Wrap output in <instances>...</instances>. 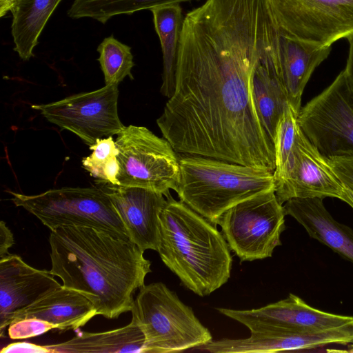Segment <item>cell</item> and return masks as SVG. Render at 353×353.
Here are the masks:
<instances>
[{"mask_svg":"<svg viewBox=\"0 0 353 353\" xmlns=\"http://www.w3.org/2000/svg\"><path fill=\"white\" fill-rule=\"evenodd\" d=\"M275 30L267 0H205L185 14L174 91L157 120L176 152L274 171L252 77Z\"/></svg>","mask_w":353,"mask_h":353,"instance_id":"obj_1","label":"cell"},{"mask_svg":"<svg viewBox=\"0 0 353 353\" xmlns=\"http://www.w3.org/2000/svg\"><path fill=\"white\" fill-rule=\"evenodd\" d=\"M50 273L85 296L97 315L117 319L132 310L151 261L130 239L91 227H62L49 236Z\"/></svg>","mask_w":353,"mask_h":353,"instance_id":"obj_2","label":"cell"},{"mask_svg":"<svg viewBox=\"0 0 353 353\" xmlns=\"http://www.w3.org/2000/svg\"><path fill=\"white\" fill-rule=\"evenodd\" d=\"M165 197L157 252L188 289L200 296L210 295L230 277L229 245L216 225L170 194Z\"/></svg>","mask_w":353,"mask_h":353,"instance_id":"obj_3","label":"cell"},{"mask_svg":"<svg viewBox=\"0 0 353 353\" xmlns=\"http://www.w3.org/2000/svg\"><path fill=\"white\" fill-rule=\"evenodd\" d=\"M176 190L182 202L216 225L236 204L274 190V172L214 158L179 154Z\"/></svg>","mask_w":353,"mask_h":353,"instance_id":"obj_4","label":"cell"},{"mask_svg":"<svg viewBox=\"0 0 353 353\" xmlns=\"http://www.w3.org/2000/svg\"><path fill=\"white\" fill-rule=\"evenodd\" d=\"M130 312L144 334L145 353L181 352L212 341L192 307L162 282L141 287Z\"/></svg>","mask_w":353,"mask_h":353,"instance_id":"obj_5","label":"cell"},{"mask_svg":"<svg viewBox=\"0 0 353 353\" xmlns=\"http://www.w3.org/2000/svg\"><path fill=\"white\" fill-rule=\"evenodd\" d=\"M8 192L16 206L33 214L50 231L62 227H91L129 239L112 201L98 186L64 187L33 195Z\"/></svg>","mask_w":353,"mask_h":353,"instance_id":"obj_6","label":"cell"},{"mask_svg":"<svg viewBox=\"0 0 353 353\" xmlns=\"http://www.w3.org/2000/svg\"><path fill=\"white\" fill-rule=\"evenodd\" d=\"M120 185L137 187L168 195L180 179L178 152L165 138L143 126L130 125L117 134Z\"/></svg>","mask_w":353,"mask_h":353,"instance_id":"obj_7","label":"cell"},{"mask_svg":"<svg viewBox=\"0 0 353 353\" xmlns=\"http://www.w3.org/2000/svg\"><path fill=\"white\" fill-rule=\"evenodd\" d=\"M285 210L274 190L243 201L223 213L216 222L230 250L241 261L272 256L281 245Z\"/></svg>","mask_w":353,"mask_h":353,"instance_id":"obj_8","label":"cell"},{"mask_svg":"<svg viewBox=\"0 0 353 353\" xmlns=\"http://www.w3.org/2000/svg\"><path fill=\"white\" fill-rule=\"evenodd\" d=\"M282 34L320 46H332L353 34V0H267Z\"/></svg>","mask_w":353,"mask_h":353,"instance_id":"obj_9","label":"cell"},{"mask_svg":"<svg viewBox=\"0 0 353 353\" xmlns=\"http://www.w3.org/2000/svg\"><path fill=\"white\" fill-rule=\"evenodd\" d=\"M297 121L325 157L353 156V100L344 70L301 107Z\"/></svg>","mask_w":353,"mask_h":353,"instance_id":"obj_10","label":"cell"},{"mask_svg":"<svg viewBox=\"0 0 353 353\" xmlns=\"http://www.w3.org/2000/svg\"><path fill=\"white\" fill-rule=\"evenodd\" d=\"M118 85H105L60 101L32 105V108L90 146L98 139L117 134L124 128L118 115Z\"/></svg>","mask_w":353,"mask_h":353,"instance_id":"obj_11","label":"cell"},{"mask_svg":"<svg viewBox=\"0 0 353 353\" xmlns=\"http://www.w3.org/2000/svg\"><path fill=\"white\" fill-rule=\"evenodd\" d=\"M216 310L246 326L250 332L289 333L323 330L353 322L352 316L320 310L292 293L284 299L257 309L219 307Z\"/></svg>","mask_w":353,"mask_h":353,"instance_id":"obj_12","label":"cell"},{"mask_svg":"<svg viewBox=\"0 0 353 353\" xmlns=\"http://www.w3.org/2000/svg\"><path fill=\"white\" fill-rule=\"evenodd\" d=\"M330 161L298 128L294 159L287 180L274 189L281 204L292 199L333 197L341 199L345 190Z\"/></svg>","mask_w":353,"mask_h":353,"instance_id":"obj_13","label":"cell"},{"mask_svg":"<svg viewBox=\"0 0 353 353\" xmlns=\"http://www.w3.org/2000/svg\"><path fill=\"white\" fill-rule=\"evenodd\" d=\"M97 186L110 198L129 239L142 251H157L160 241V214L167 199L162 193L137 187L114 185L99 180Z\"/></svg>","mask_w":353,"mask_h":353,"instance_id":"obj_14","label":"cell"},{"mask_svg":"<svg viewBox=\"0 0 353 353\" xmlns=\"http://www.w3.org/2000/svg\"><path fill=\"white\" fill-rule=\"evenodd\" d=\"M49 271L26 263L17 254L0 259V333L17 315L50 291L60 287Z\"/></svg>","mask_w":353,"mask_h":353,"instance_id":"obj_15","label":"cell"},{"mask_svg":"<svg viewBox=\"0 0 353 353\" xmlns=\"http://www.w3.org/2000/svg\"><path fill=\"white\" fill-rule=\"evenodd\" d=\"M331 50L332 46H320L292 39L276 30L271 49L272 63L288 104L297 117L306 84Z\"/></svg>","mask_w":353,"mask_h":353,"instance_id":"obj_16","label":"cell"},{"mask_svg":"<svg viewBox=\"0 0 353 353\" xmlns=\"http://www.w3.org/2000/svg\"><path fill=\"white\" fill-rule=\"evenodd\" d=\"M323 199H292L283 205L308 235L353 263V230L338 222L325 207Z\"/></svg>","mask_w":353,"mask_h":353,"instance_id":"obj_17","label":"cell"},{"mask_svg":"<svg viewBox=\"0 0 353 353\" xmlns=\"http://www.w3.org/2000/svg\"><path fill=\"white\" fill-rule=\"evenodd\" d=\"M97 315L89 299L61 285L19 313L14 321L36 318L49 322L54 325V330L61 332L83 327Z\"/></svg>","mask_w":353,"mask_h":353,"instance_id":"obj_18","label":"cell"},{"mask_svg":"<svg viewBox=\"0 0 353 353\" xmlns=\"http://www.w3.org/2000/svg\"><path fill=\"white\" fill-rule=\"evenodd\" d=\"M272 41V39L253 74L252 94L259 118L274 145L277 125L288 102L274 68Z\"/></svg>","mask_w":353,"mask_h":353,"instance_id":"obj_19","label":"cell"},{"mask_svg":"<svg viewBox=\"0 0 353 353\" xmlns=\"http://www.w3.org/2000/svg\"><path fill=\"white\" fill-rule=\"evenodd\" d=\"M50 352H137L145 353V336L139 325L130 323L117 329L80 332L64 342L46 345Z\"/></svg>","mask_w":353,"mask_h":353,"instance_id":"obj_20","label":"cell"},{"mask_svg":"<svg viewBox=\"0 0 353 353\" xmlns=\"http://www.w3.org/2000/svg\"><path fill=\"white\" fill-rule=\"evenodd\" d=\"M61 0H12L11 33L14 50L29 60L50 17Z\"/></svg>","mask_w":353,"mask_h":353,"instance_id":"obj_21","label":"cell"},{"mask_svg":"<svg viewBox=\"0 0 353 353\" xmlns=\"http://www.w3.org/2000/svg\"><path fill=\"white\" fill-rule=\"evenodd\" d=\"M163 53L161 93L170 99L174 91L178 50L184 17L179 4L150 10Z\"/></svg>","mask_w":353,"mask_h":353,"instance_id":"obj_22","label":"cell"},{"mask_svg":"<svg viewBox=\"0 0 353 353\" xmlns=\"http://www.w3.org/2000/svg\"><path fill=\"white\" fill-rule=\"evenodd\" d=\"M199 0H74L68 15L72 19L91 18L105 23L119 14Z\"/></svg>","mask_w":353,"mask_h":353,"instance_id":"obj_23","label":"cell"},{"mask_svg":"<svg viewBox=\"0 0 353 353\" xmlns=\"http://www.w3.org/2000/svg\"><path fill=\"white\" fill-rule=\"evenodd\" d=\"M299 127L297 115L288 104L277 125L274 141V189L287 180L291 172L294 159L296 136Z\"/></svg>","mask_w":353,"mask_h":353,"instance_id":"obj_24","label":"cell"},{"mask_svg":"<svg viewBox=\"0 0 353 353\" xmlns=\"http://www.w3.org/2000/svg\"><path fill=\"white\" fill-rule=\"evenodd\" d=\"M97 52L105 85H119L126 77L133 79L131 71L134 63L129 46L110 35L103 39Z\"/></svg>","mask_w":353,"mask_h":353,"instance_id":"obj_25","label":"cell"},{"mask_svg":"<svg viewBox=\"0 0 353 353\" xmlns=\"http://www.w3.org/2000/svg\"><path fill=\"white\" fill-rule=\"evenodd\" d=\"M89 148L92 152L82 159L83 168L99 180L119 185V150L112 137L98 139Z\"/></svg>","mask_w":353,"mask_h":353,"instance_id":"obj_26","label":"cell"},{"mask_svg":"<svg viewBox=\"0 0 353 353\" xmlns=\"http://www.w3.org/2000/svg\"><path fill=\"white\" fill-rule=\"evenodd\" d=\"M51 330L52 324L36 318H24L14 321L8 326V335L12 339H24L39 336Z\"/></svg>","mask_w":353,"mask_h":353,"instance_id":"obj_27","label":"cell"},{"mask_svg":"<svg viewBox=\"0 0 353 353\" xmlns=\"http://www.w3.org/2000/svg\"><path fill=\"white\" fill-rule=\"evenodd\" d=\"M329 159L341 182L353 191V156L337 157Z\"/></svg>","mask_w":353,"mask_h":353,"instance_id":"obj_28","label":"cell"},{"mask_svg":"<svg viewBox=\"0 0 353 353\" xmlns=\"http://www.w3.org/2000/svg\"><path fill=\"white\" fill-rule=\"evenodd\" d=\"M1 353L7 352H50L46 345H38L27 342H19L10 343L4 347Z\"/></svg>","mask_w":353,"mask_h":353,"instance_id":"obj_29","label":"cell"},{"mask_svg":"<svg viewBox=\"0 0 353 353\" xmlns=\"http://www.w3.org/2000/svg\"><path fill=\"white\" fill-rule=\"evenodd\" d=\"M14 243L12 232L3 221L0 222V259L9 255L8 252Z\"/></svg>","mask_w":353,"mask_h":353,"instance_id":"obj_30","label":"cell"},{"mask_svg":"<svg viewBox=\"0 0 353 353\" xmlns=\"http://www.w3.org/2000/svg\"><path fill=\"white\" fill-rule=\"evenodd\" d=\"M349 43V52L344 70L345 78L353 100V34L347 38Z\"/></svg>","mask_w":353,"mask_h":353,"instance_id":"obj_31","label":"cell"},{"mask_svg":"<svg viewBox=\"0 0 353 353\" xmlns=\"http://www.w3.org/2000/svg\"><path fill=\"white\" fill-rule=\"evenodd\" d=\"M341 200L347 203L353 209V191L346 186Z\"/></svg>","mask_w":353,"mask_h":353,"instance_id":"obj_32","label":"cell"},{"mask_svg":"<svg viewBox=\"0 0 353 353\" xmlns=\"http://www.w3.org/2000/svg\"><path fill=\"white\" fill-rule=\"evenodd\" d=\"M349 348L346 350H341V352H350L353 353V339L352 341L348 344Z\"/></svg>","mask_w":353,"mask_h":353,"instance_id":"obj_33","label":"cell"}]
</instances>
